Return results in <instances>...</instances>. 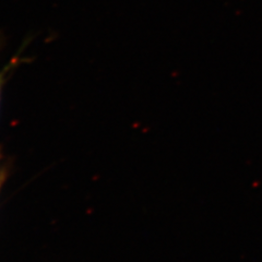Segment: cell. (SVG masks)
<instances>
[{"mask_svg":"<svg viewBox=\"0 0 262 262\" xmlns=\"http://www.w3.org/2000/svg\"><path fill=\"white\" fill-rule=\"evenodd\" d=\"M2 44H3V36L0 35V47H2ZM3 82H4V72H0V93H2Z\"/></svg>","mask_w":262,"mask_h":262,"instance_id":"obj_1","label":"cell"}]
</instances>
